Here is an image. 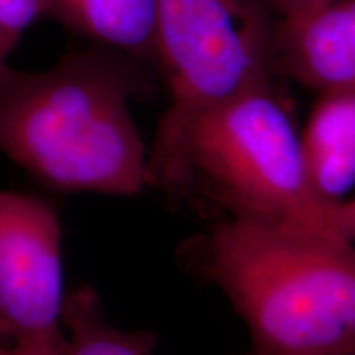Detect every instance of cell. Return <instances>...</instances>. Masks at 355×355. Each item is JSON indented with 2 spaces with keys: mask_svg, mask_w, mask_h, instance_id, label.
Here are the masks:
<instances>
[{
  "mask_svg": "<svg viewBox=\"0 0 355 355\" xmlns=\"http://www.w3.org/2000/svg\"><path fill=\"white\" fill-rule=\"evenodd\" d=\"M145 63L91 43L51 68H0V153L51 189L135 196L148 148L132 114Z\"/></svg>",
  "mask_w": 355,
  "mask_h": 355,
  "instance_id": "6da1fadb",
  "label": "cell"
},
{
  "mask_svg": "<svg viewBox=\"0 0 355 355\" xmlns=\"http://www.w3.org/2000/svg\"><path fill=\"white\" fill-rule=\"evenodd\" d=\"M184 252L230 301L257 352L355 350L354 242L295 222L225 216Z\"/></svg>",
  "mask_w": 355,
  "mask_h": 355,
  "instance_id": "7a4b0ae2",
  "label": "cell"
},
{
  "mask_svg": "<svg viewBox=\"0 0 355 355\" xmlns=\"http://www.w3.org/2000/svg\"><path fill=\"white\" fill-rule=\"evenodd\" d=\"M163 194L176 199L199 194L225 216L295 222L331 232L334 202L314 188L301 132L272 83L239 92L191 119Z\"/></svg>",
  "mask_w": 355,
  "mask_h": 355,
  "instance_id": "3957f363",
  "label": "cell"
},
{
  "mask_svg": "<svg viewBox=\"0 0 355 355\" xmlns=\"http://www.w3.org/2000/svg\"><path fill=\"white\" fill-rule=\"evenodd\" d=\"M272 38L263 0H157L155 66L170 104L148 148L150 188L165 183L194 115L272 83Z\"/></svg>",
  "mask_w": 355,
  "mask_h": 355,
  "instance_id": "277c9868",
  "label": "cell"
},
{
  "mask_svg": "<svg viewBox=\"0 0 355 355\" xmlns=\"http://www.w3.org/2000/svg\"><path fill=\"white\" fill-rule=\"evenodd\" d=\"M63 230L46 199L0 191V347L64 334Z\"/></svg>",
  "mask_w": 355,
  "mask_h": 355,
  "instance_id": "5b68a950",
  "label": "cell"
},
{
  "mask_svg": "<svg viewBox=\"0 0 355 355\" xmlns=\"http://www.w3.org/2000/svg\"><path fill=\"white\" fill-rule=\"evenodd\" d=\"M272 58L273 66L319 94L355 89V0L282 17Z\"/></svg>",
  "mask_w": 355,
  "mask_h": 355,
  "instance_id": "8992f818",
  "label": "cell"
},
{
  "mask_svg": "<svg viewBox=\"0 0 355 355\" xmlns=\"http://www.w3.org/2000/svg\"><path fill=\"white\" fill-rule=\"evenodd\" d=\"M301 140L314 188L340 201L355 184V89L319 94Z\"/></svg>",
  "mask_w": 355,
  "mask_h": 355,
  "instance_id": "52a82bcc",
  "label": "cell"
},
{
  "mask_svg": "<svg viewBox=\"0 0 355 355\" xmlns=\"http://www.w3.org/2000/svg\"><path fill=\"white\" fill-rule=\"evenodd\" d=\"M55 19L89 42L155 64L157 0H46Z\"/></svg>",
  "mask_w": 355,
  "mask_h": 355,
  "instance_id": "ba28073f",
  "label": "cell"
},
{
  "mask_svg": "<svg viewBox=\"0 0 355 355\" xmlns=\"http://www.w3.org/2000/svg\"><path fill=\"white\" fill-rule=\"evenodd\" d=\"M66 355H155L157 336L123 331L105 319L94 288L81 285L66 291L63 308Z\"/></svg>",
  "mask_w": 355,
  "mask_h": 355,
  "instance_id": "9c48e42d",
  "label": "cell"
},
{
  "mask_svg": "<svg viewBox=\"0 0 355 355\" xmlns=\"http://www.w3.org/2000/svg\"><path fill=\"white\" fill-rule=\"evenodd\" d=\"M44 17L46 0H0V68L8 64L24 35Z\"/></svg>",
  "mask_w": 355,
  "mask_h": 355,
  "instance_id": "30bf717a",
  "label": "cell"
},
{
  "mask_svg": "<svg viewBox=\"0 0 355 355\" xmlns=\"http://www.w3.org/2000/svg\"><path fill=\"white\" fill-rule=\"evenodd\" d=\"M0 355H66V336L25 340L0 347Z\"/></svg>",
  "mask_w": 355,
  "mask_h": 355,
  "instance_id": "8fae6325",
  "label": "cell"
},
{
  "mask_svg": "<svg viewBox=\"0 0 355 355\" xmlns=\"http://www.w3.org/2000/svg\"><path fill=\"white\" fill-rule=\"evenodd\" d=\"M329 229L337 237L355 243V198L332 204Z\"/></svg>",
  "mask_w": 355,
  "mask_h": 355,
  "instance_id": "7c38bea8",
  "label": "cell"
},
{
  "mask_svg": "<svg viewBox=\"0 0 355 355\" xmlns=\"http://www.w3.org/2000/svg\"><path fill=\"white\" fill-rule=\"evenodd\" d=\"M265 3L277 8L279 12V17H290L295 13H301L311 8L321 7L324 3L331 2V0H263Z\"/></svg>",
  "mask_w": 355,
  "mask_h": 355,
  "instance_id": "4fadbf2b",
  "label": "cell"
},
{
  "mask_svg": "<svg viewBox=\"0 0 355 355\" xmlns=\"http://www.w3.org/2000/svg\"><path fill=\"white\" fill-rule=\"evenodd\" d=\"M247 355H273V354H263V352H257V350H252V352ZM318 355H355V350H349V352H337V354H318Z\"/></svg>",
  "mask_w": 355,
  "mask_h": 355,
  "instance_id": "5bb4252c",
  "label": "cell"
}]
</instances>
